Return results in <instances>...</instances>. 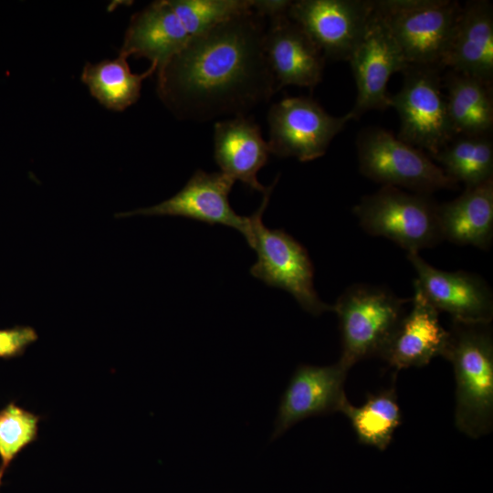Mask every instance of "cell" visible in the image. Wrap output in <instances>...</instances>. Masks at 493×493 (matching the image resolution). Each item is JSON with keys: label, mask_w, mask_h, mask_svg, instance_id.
I'll return each mask as SVG.
<instances>
[{"label": "cell", "mask_w": 493, "mask_h": 493, "mask_svg": "<svg viewBox=\"0 0 493 493\" xmlns=\"http://www.w3.org/2000/svg\"><path fill=\"white\" fill-rule=\"evenodd\" d=\"M249 6L248 0L152 2L131 16L120 53L145 58L160 72L195 37Z\"/></svg>", "instance_id": "obj_2"}, {"label": "cell", "mask_w": 493, "mask_h": 493, "mask_svg": "<svg viewBox=\"0 0 493 493\" xmlns=\"http://www.w3.org/2000/svg\"><path fill=\"white\" fill-rule=\"evenodd\" d=\"M350 121L348 114H329L311 98H284L273 104L267 114L270 153L300 162L320 158Z\"/></svg>", "instance_id": "obj_10"}, {"label": "cell", "mask_w": 493, "mask_h": 493, "mask_svg": "<svg viewBox=\"0 0 493 493\" xmlns=\"http://www.w3.org/2000/svg\"><path fill=\"white\" fill-rule=\"evenodd\" d=\"M127 58L120 53L114 59L87 63L81 73V80L90 94L111 110L121 111L134 104L140 98L142 81L157 71L156 66L151 64L145 72L132 73Z\"/></svg>", "instance_id": "obj_22"}, {"label": "cell", "mask_w": 493, "mask_h": 493, "mask_svg": "<svg viewBox=\"0 0 493 493\" xmlns=\"http://www.w3.org/2000/svg\"><path fill=\"white\" fill-rule=\"evenodd\" d=\"M349 62L357 88L355 103L347 113L351 119L357 120L370 110L389 108L388 81L393 73L403 72L409 64L376 11L375 3L365 32Z\"/></svg>", "instance_id": "obj_12"}, {"label": "cell", "mask_w": 493, "mask_h": 493, "mask_svg": "<svg viewBox=\"0 0 493 493\" xmlns=\"http://www.w3.org/2000/svg\"><path fill=\"white\" fill-rule=\"evenodd\" d=\"M271 192L263 195L260 207L251 215L250 246L257 251V260L250 273L268 286L288 291L314 316L332 311V305L323 302L315 290L313 265L304 246L284 230L264 226L262 215Z\"/></svg>", "instance_id": "obj_8"}, {"label": "cell", "mask_w": 493, "mask_h": 493, "mask_svg": "<svg viewBox=\"0 0 493 493\" xmlns=\"http://www.w3.org/2000/svg\"><path fill=\"white\" fill-rule=\"evenodd\" d=\"M374 10L369 0H299L288 9L325 59L349 61Z\"/></svg>", "instance_id": "obj_11"}, {"label": "cell", "mask_w": 493, "mask_h": 493, "mask_svg": "<svg viewBox=\"0 0 493 493\" xmlns=\"http://www.w3.org/2000/svg\"><path fill=\"white\" fill-rule=\"evenodd\" d=\"M456 136L490 134L493 128L492 84L449 70L442 79Z\"/></svg>", "instance_id": "obj_21"}, {"label": "cell", "mask_w": 493, "mask_h": 493, "mask_svg": "<svg viewBox=\"0 0 493 493\" xmlns=\"http://www.w3.org/2000/svg\"><path fill=\"white\" fill-rule=\"evenodd\" d=\"M431 159L456 184L473 187L493 179L490 134L457 135Z\"/></svg>", "instance_id": "obj_24"}, {"label": "cell", "mask_w": 493, "mask_h": 493, "mask_svg": "<svg viewBox=\"0 0 493 493\" xmlns=\"http://www.w3.org/2000/svg\"><path fill=\"white\" fill-rule=\"evenodd\" d=\"M264 51L278 90L292 85L312 90L322 79L325 58L287 13L269 17Z\"/></svg>", "instance_id": "obj_16"}, {"label": "cell", "mask_w": 493, "mask_h": 493, "mask_svg": "<svg viewBox=\"0 0 493 493\" xmlns=\"http://www.w3.org/2000/svg\"><path fill=\"white\" fill-rule=\"evenodd\" d=\"M407 258L416 273L414 282L437 311L448 313L456 323H490L493 295L481 277L463 270L437 269L415 252L408 253Z\"/></svg>", "instance_id": "obj_15"}, {"label": "cell", "mask_w": 493, "mask_h": 493, "mask_svg": "<svg viewBox=\"0 0 493 493\" xmlns=\"http://www.w3.org/2000/svg\"><path fill=\"white\" fill-rule=\"evenodd\" d=\"M443 240L488 249L493 238V179L437 206Z\"/></svg>", "instance_id": "obj_20"}, {"label": "cell", "mask_w": 493, "mask_h": 493, "mask_svg": "<svg viewBox=\"0 0 493 493\" xmlns=\"http://www.w3.org/2000/svg\"><path fill=\"white\" fill-rule=\"evenodd\" d=\"M410 300L379 286L361 283L348 288L332 305L341 338L339 360L351 369L362 360L380 357Z\"/></svg>", "instance_id": "obj_4"}, {"label": "cell", "mask_w": 493, "mask_h": 493, "mask_svg": "<svg viewBox=\"0 0 493 493\" xmlns=\"http://www.w3.org/2000/svg\"><path fill=\"white\" fill-rule=\"evenodd\" d=\"M356 146L360 172L383 186L425 194L458 186L430 156L383 128L361 131Z\"/></svg>", "instance_id": "obj_7"}, {"label": "cell", "mask_w": 493, "mask_h": 493, "mask_svg": "<svg viewBox=\"0 0 493 493\" xmlns=\"http://www.w3.org/2000/svg\"><path fill=\"white\" fill-rule=\"evenodd\" d=\"M37 339V332L30 326L0 330V358L9 359L23 354Z\"/></svg>", "instance_id": "obj_26"}, {"label": "cell", "mask_w": 493, "mask_h": 493, "mask_svg": "<svg viewBox=\"0 0 493 493\" xmlns=\"http://www.w3.org/2000/svg\"><path fill=\"white\" fill-rule=\"evenodd\" d=\"M411 309L401 320L381 354L396 371L427 365L434 358L444 356L448 340L437 311L425 299L416 283Z\"/></svg>", "instance_id": "obj_17"}, {"label": "cell", "mask_w": 493, "mask_h": 493, "mask_svg": "<svg viewBox=\"0 0 493 493\" xmlns=\"http://www.w3.org/2000/svg\"><path fill=\"white\" fill-rule=\"evenodd\" d=\"M235 181L221 173L197 170L185 185L171 198L131 212L116 214V217L144 215L183 216L209 225H223L236 229L252 242V218L237 215L229 203Z\"/></svg>", "instance_id": "obj_13"}, {"label": "cell", "mask_w": 493, "mask_h": 493, "mask_svg": "<svg viewBox=\"0 0 493 493\" xmlns=\"http://www.w3.org/2000/svg\"><path fill=\"white\" fill-rule=\"evenodd\" d=\"M489 324L454 322L444 353L456 381L455 425L472 438L493 426V340Z\"/></svg>", "instance_id": "obj_3"}, {"label": "cell", "mask_w": 493, "mask_h": 493, "mask_svg": "<svg viewBox=\"0 0 493 493\" xmlns=\"http://www.w3.org/2000/svg\"><path fill=\"white\" fill-rule=\"evenodd\" d=\"M440 68L408 65L401 89L390 95L400 119L397 138L435 156L456 135L442 92Z\"/></svg>", "instance_id": "obj_9"}, {"label": "cell", "mask_w": 493, "mask_h": 493, "mask_svg": "<svg viewBox=\"0 0 493 493\" xmlns=\"http://www.w3.org/2000/svg\"><path fill=\"white\" fill-rule=\"evenodd\" d=\"M40 417L15 403L0 411V485L16 455L37 438Z\"/></svg>", "instance_id": "obj_25"}, {"label": "cell", "mask_w": 493, "mask_h": 493, "mask_svg": "<svg viewBox=\"0 0 493 493\" xmlns=\"http://www.w3.org/2000/svg\"><path fill=\"white\" fill-rule=\"evenodd\" d=\"M349 370L340 360L326 366L299 365L280 397L271 440L304 419L340 412L348 399L344 383Z\"/></svg>", "instance_id": "obj_14"}, {"label": "cell", "mask_w": 493, "mask_h": 493, "mask_svg": "<svg viewBox=\"0 0 493 493\" xmlns=\"http://www.w3.org/2000/svg\"><path fill=\"white\" fill-rule=\"evenodd\" d=\"M492 84L493 8L488 1L462 5L442 68Z\"/></svg>", "instance_id": "obj_19"}, {"label": "cell", "mask_w": 493, "mask_h": 493, "mask_svg": "<svg viewBox=\"0 0 493 493\" xmlns=\"http://www.w3.org/2000/svg\"><path fill=\"white\" fill-rule=\"evenodd\" d=\"M340 413L350 421L360 443L384 450L401 425L402 413L395 387L370 393L365 403L355 406L347 399Z\"/></svg>", "instance_id": "obj_23"}, {"label": "cell", "mask_w": 493, "mask_h": 493, "mask_svg": "<svg viewBox=\"0 0 493 493\" xmlns=\"http://www.w3.org/2000/svg\"><path fill=\"white\" fill-rule=\"evenodd\" d=\"M265 16L255 8L192 40L158 72V92L181 119L246 116L277 92L264 51Z\"/></svg>", "instance_id": "obj_1"}, {"label": "cell", "mask_w": 493, "mask_h": 493, "mask_svg": "<svg viewBox=\"0 0 493 493\" xmlns=\"http://www.w3.org/2000/svg\"><path fill=\"white\" fill-rule=\"evenodd\" d=\"M437 206L430 194L383 186L364 195L352 211L369 235L390 239L407 253H419L443 240Z\"/></svg>", "instance_id": "obj_5"}, {"label": "cell", "mask_w": 493, "mask_h": 493, "mask_svg": "<svg viewBox=\"0 0 493 493\" xmlns=\"http://www.w3.org/2000/svg\"><path fill=\"white\" fill-rule=\"evenodd\" d=\"M406 62L442 68L462 5L451 0L374 1Z\"/></svg>", "instance_id": "obj_6"}, {"label": "cell", "mask_w": 493, "mask_h": 493, "mask_svg": "<svg viewBox=\"0 0 493 493\" xmlns=\"http://www.w3.org/2000/svg\"><path fill=\"white\" fill-rule=\"evenodd\" d=\"M269 154L268 143L252 118L237 116L215 123L214 157L221 173L263 195L272 191L276 183L266 187L257 176Z\"/></svg>", "instance_id": "obj_18"}]
</instances>
